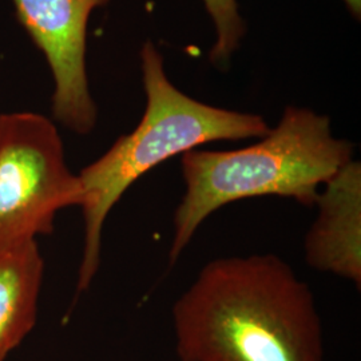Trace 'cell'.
Instances as JSON below:
<instances>
[{"mask_svg": "<svg viewBox=\"0 0 361 361\" xmlns=\"http://www.w3.org/2000/svg\"><path fill=\"white\" fill-rule=\"evenodd\" d=\"M171 316L180 361H324L313 292L276 255L212 259Z\"/></svg>", "mask_w": 361, "mask_h": 361, "instance_id": "1", "label": "cell"}, {"mask_svg": "<svg viewBox=\"0 0 361 361\" xmlns=\"http://www.w3.org/2000/svg\"><path fill=\"white\" fill-rule=\"evenodd\" d=\"M353 145L332 134L331 119L288 106L259 142L238 150L182 154L185 192L174 212L169 261L174 264L214 212L235 201L283 197L313 207L320 186L349 164Z\"/></svg>", "mask_w": 361, "mask_h": 361, "instance_id": "2", "label": "cell"}, {"mask_svg": "<svg viewBox=\"0 0 361 361\" xmlns=\"http://www.w3.org/2000/svg\"><path fill=\"white\" fill-rule=\"evenodd\" d=\"M141 62L147 104L140 125L78 174L85 194V245L77 295L90 288L99 271L104 222L130 186L174 155L216 141L262 138L271 130L261 116L214 107L180 92L152 42L143 44Z\"/></svg>", "mask_w": 361, "mask_h": 361, "instance_id": "3", "label": "cell"}, {"mask_svg": "<svg viewBox=\"0 0 361 361\" xmlns=\"http://www.w3.org/2000/svg\"><path fill=\"white\" fill-rule=\"evenodd\" d=\"M79 176L67 166L51 121L37 113L0 116V253L54 232L56 214L82 207Z\"/></svg>", "mask_w": 361, "mask_h": 361, "instance_id": "4", "label": "cell"}, {"mask_svg": "<svg viewBox=\"0 0 361 361\" xmlns=\"http://www.w3.org/2000/svg\"><path fill=\"white\" fill-rule=\"evenodd\" d=\"M109 0H13L19 23L51 68L52 114L67 129L89 134L98 111L86 71L87 25Z\"/></svg>", "mask_w": 361, "mask_h": 361, "instance_id": "5", "label": "cell"}, {"mask_svg": "<svg viewBox=\"0 0 361 361\" xmlns=\"http://www.w3.org/2000/svg\"><path fill=\"white\" fill-rule=\"evenodd\" d=\"M304 249L310 267L361 286V165L350 161L325 183Z\"/></svg>", "mask_w": 361, "mask_h": 361, "instance_id": "6", "label": "cell"}, {"mask_svg": "<svg viewBox=\"0 0 361 361\" xmlns=\"http://www.w3.org/2000/svg\"><path fill=\"white\" fill-rule=\"evenodd\" d=\"M43 273L44 259L37 240L0 253V361L35 326Z\"/></svg>", "mask_w": 361, "mask_h": 361, "instance_id": "7", "label": "cell"}, {"mask_svg": "<svg viewBox=\"0 0 361 361\" xmlns=\"http://www.w3.org/2000/svg\"><path fill=\"white\" fill-rule=\"evenodd\" d=\"M216 27V43L210 51L214 65L229 62L245 34V23L238 11L237 0H204Z\"/></svg>", "mask_w": 361, "mask_h": 361, "instance_id": "8", "label": "cell"}, {"mask_svg": "<svg viewBox=\"0 0 361 361\" xmlns=\"http://www.w3.org/2000/svg\"><path fill=\"white\" fill-rule=\"evenodd\" d=\"M343 1L347 4L349 11L353 13V16L360 19L361 0H343Z\"/></svg>", "mask_w": 361, "mask_h": 361, "instance_id": "9", "label": "cell"}]
</instances>
